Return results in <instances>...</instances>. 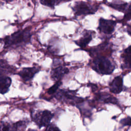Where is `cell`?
Wrapping results in <instances>:
<instances>
[{
  "mask_svg": "<svg viewBox=\"0 0 131 131\" xmlns=\"http://www.w3.org/2000/svg\"><path fill=\"white\" fill-rule=\"evenodd\" d=\"M30 36L29 31L24 30L18 31L10 35L7 36L2 40L4 43V48H7L12 46L27 42L30 39Z\"/></svg>",
  "mask_w": 131,
  "mask_h": 131,
  "instance_id": "6da1fadb",
  "label": "cell"
},
{
  "mask_svg": "<svg viewBox=\"0 0 131 131\" xmlns=\"http://www.w3.org/2000/svg\"><path fill=\"white\" fill-rule=\"evenodd\" d=\"M93 69L102 75H108L111 74L115 69V66L107 58L101 56L98 57L93 61Z\"/></svg>",
  "mask_w": 131,
  "mask_h": 131,
  "instance_id": "7a4b0ae2",
  "label": "cell"
},
{
  "mask_svg": "<svg viewBox=\"0 0 131 131\" xmlns=\"http://www.w3.org/2000/svg\"><path fill=\"white\" fill-rule=\"evenodd\" d=\"M53 117V114L48 110L39 111L32 114V120L39 127L48 126Z\"/></svg>",
  "mask_w": 131,
  "mask_h": 131,
  "instance_id": "3957f363",
  "label": "cell"
},
{
  "mask_svg": "<svg viewBox=\"0 0 131 131\" xmlns=\"http://www.w3.org/2000/svg\"><path fill=\"white\" fill-rule=\"evenodd\" d=\"M57 99L69 103L74 105L78 103H80L83 101L81 98L78 97L75 95L74 91L60 90L55 95Z\"/></svg>",
  "mask_w": 131,
  "mask_h": 131,
  "instance_id": "277c9868",
  "label": "cell"
},
{
  "mask_svg": "<svg viewBox=\"0 0 131 131\" xmlns=\"http://www.w3.org/2000/svg\"><path fill=\"white\" fill-rule=\"evenodd\" d=\"M75 14L78 16L93 14L97 10L94 6H92L84 2H79L75 4L73 8Z\"/></svg>",
  "mask_w": 131,
  "mask_h": 131,
  "instance_id": "5b68a950",
  "label": "cell"
},
{
  "mask_svg": "<svg viewBox=\"0 0 131 131\" xmlns=\"http://www.w3.org/2000/svg\"><path fill=\"white\" fill-rule=\"evenodd\" d=\"M116 25V23L114 20L101 18L99 21L98 29L104 34H111L114 32Z\"/></svg>",
  "mask_w": 131,
  "mask_h": 131,
  "instance_id": "8992f818",
  "label": "cell"
},
{
  "mask_svg": "<svg viewBox=\"0 0 131 131\" xmlns=\"http://www.w3.org/2000/svg\"><path fill=\"white\" fill-rule=\"evenodd\" d=\"M39 71V69L37 67L25 68L18 72V75L25 81H28L32 79Z\"/></svg>",
  "mask_w": 131,
  "mask_h": 131,
  "instance_id": "52a82bcc",
  "label": "cell"
},
{
  "mask_svg": "<svg viewBox=\"0 0 131 131\" xmlns=\"http://www.w3.org/2000/svg\"><path fill=\"white\" fill-rule=\"evenodd\" d=\"M110 90L114 94H119L123 90V79L121 76L116 77L110 84Z\"/></svg>",
  "mask_w": 131,
  "mask_h": 131,
  "instance_id": "ba28073f",
  "label": "cell"
},
{
  "mask_svg": "<svg viewBox=\"0 0 131 131\" xmlns=\"http://www.w3.org/2000/svg\"><path fill=\"white\" fill-rule=\"evenodd\" d=\"M69 72V69L62 66L58 67L52 70L51 77L53 80L55 81H60L62 77Z\"/></svg>",
  "mask_w": 131,
  "mask_h": 131,
  "instance_id": "9c48e42d",
  "label": "cell"
},
{
  "mask_svg": "<svg viewBox=\"0 0 131 131\" xmlns=\"http://www.w3.org/2000/svg\"><path fill=\"white\" fill-rule=\"evenodd\" d=\"M12 80L11 78L7 76H0V94H4L9 90L11 84Z\"/></svg>",
  "mask_w": 131,
  "mask_h": 131,
  "instance_id": "30bf717a",
  "label": "cell"
},
{
  "mask_svg": "<svg viewBox=\"0 0 131 131\" xmlns=\"http://www.w3.org/2000/svg\"><path fill=\"white\" fill-rule=\"evenodd\" d=\"M13 71V68L4 59H0V76H6V74L11 73Z\"/></svg>",
  "mask_w": 131,
  "mask_h": 131,
  "instance_id": "8fae6325",
  "label": "cell"
},
{
  "mask_svg": "<svg viewBox=\"0 0 131 131\" xmlns=\"http://www.w3.org/2000/svg\"><path fill=\"white\" fill-rule=\"evenodd\" d=\"M96 98L101 101H103L105 103H110L113 104H116L117 103V99L108 94L101 93L97 95Z\"/></svg>",
  "mask_w": 131,
  "mask_h": 131,
  "instance_id": "7c38bea8",
  "label": "cell"
},
{
  "mask_svg": "<svg viewBox=\"0 0 131 131\" xmlns=\"http://www.w3.org/2000/svg\"><path fill=\"white\" fill-rule=\"evenodd\" d=\"M92 34H91V33L89 32H86L83 35V36L81 38H80L79 40L75 41V42L79 47L84 48L89 44V43L92 40Z\"/></svg>",
  "mask_w": 131,
  "mask_h": 131,
  "instance_id": "4fadbf2b",
  "label": "cell"
},
{
  "mask_svg": "<svg viewBox=\"0 0 131 131\" xmlns=\"http://www.w3.org/2000/svg\"><path fill=\"white\" fill-rule=\"evenodd\" d=\"M130 55H131L130 47L129 46L127 49L125 50L124 52L122 55L123 60L124 64V66L125 67V68L130 69Z\"/></svg>",
  "mask_w": 131,
  "mask_h": 131,
  "instance_id": "5bb4252c",
  "label": "cell"
},
{
  "mask_svg": "<svg viewBox=\"0 0 131 131\" xmlns=\"http://www.w3.org/2000/svg\"><path fill=\"white\" fill-rule=\"evenodd\" d=\"M128 4L124 2H115L112 3L110 4V6L114 9L117 10L121 12H125L127 10L128 6L127 7Z\"/></svg>",
  "mask_w": 131,
  "mask_h": 131,
  "instance_id": "9a60e30c",
  "label": "cell"
},
{
  "mask_svg": "<svg viewBox=\"0 0 131 131\" xmlns=\"http://www.w3.org/2000/svg\"><path fill=\"white\" fill-rule=\"evenodd\" d=\"M17 128L15 124H10L9 123H3L0 125V131H17Z\"/></svg>",
  "mask_w": 131,
  "mask_h": 131,
  "instance_id": "2e32d148",
  "label": "cell"
},
{
  "mask_svg": "<svg viewBox=\"0 0 131 131\" xmlns=\"http://www.w3.org/2000/svg\"><path fill=\"white\" fill-rule=\"evenodd\" d=\"M69 0H40V3L43 5L53 7L55 5L58 4L61 2L68 1Z\"/></svg>",
  "mask_w": 131,
  "mask_h": 131,
  "instance_id": "e0dca14e",
  "label": "cell"
},
{
  "mask_svg": "<svg viewBox=\"0 0 131 131\" xmlns=\"http://www.w3.org/2000/svg\"><path fill=\"white\" fill-rule=\"evenodd\" d=\"M62 84V82L61 81H56V82L51 87H50L48 90V93L50 95H52L54 94L56 92L57 90L59 88V87L60 86V85Z\"/></svg>",
  "mask_w": 131,
  "mask_h": 131,
  "instance_id": "ac0fdd59",
  "label": "cell"
},
{
  "mask_svg": "<svg viewBox=\"0 0 131 131\" xmlns=\"http://www.w3.org/2000/svg\"><path fill=\"white\" fill-rule=\"evenodd\" d=\"M45 131H60V130L54 124H49L47 126Z\"/></svg>",
  "mask_w": 131,
  "mask_h": 131,
  "instance_id": "d6986e66",
  "label": "cell"
},
{
  "mask_svg": "<svg viewBox=\"0 0 131 131\" xmlns=\"http://www.w3.org/2000/svg\"><path fill=\"white\" fill-rule=\"evenodd\" d=\"M120 123L124 125H128V126H130V118L129 117H128L127 118H124L123 119H122L120 121Z\"/></svg>",
  "mask_w": 131,
  "mask_h": 131,
  "instance_id": "ffe728a7",
  "label": "cell"
},
{
  "mask_svg": "<svg viewBox=\"0 0 131 131\" xmlns=\"http://www.w3.org/2000/svg\"><path fill=\"white\" fill-rule=\"evenodd\" d=\"M126 11V13L125 15V18L128 20H129L130 19V15H131V13H130V6L129 5Z\"/></svg>",
  "mask_w": 131,
  "mask_h": 131,
  "instance_id": "44dd1931",
  "label": "cell"
}]
</instances>
